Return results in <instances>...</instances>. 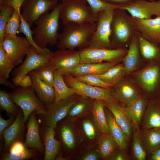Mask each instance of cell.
Wrapping results in <instances>:
<instances>
[{"label": "cell", "instance_id": "cell-57", "mask_svg": "<svg viewBox=\"0 0 160 160\" xmlns=\"http://www.w3.org/2000/svg\"><path fill=\"white\" fill-rule=\"evenodd\" d=\"M159 47H160V43L159 44Z\"/></svg>", "mask_w": 160, "mask_h": 160}, {"label": "cell", "instance_id": "cell-1", "mask_svg": "<svg viewBox=\"0 0 160 160\" xmlns=\"http://www.w3.org/2000/svg\"><path fill=\"white\" fill-rule=\"evenodd\" d=\"M94 24L71 22L64 25L59 34L57 47L59 49L79 50L89 47L96 30Z\"/></svg>", "mask_w": 160, "mask_h": 160}, {"label": "cell", "instance_id": "cell-34", "mask_svg": "<svg viewBox=\"0 0 160 160\" xmlns=\"http://www.w3.org/2000/svg\"><path fill=\"white\" fill-rule=\"evenodd\" d=\"M53 87L55 92L54 102L67 98L76 94V91L73 88L68 86L63 75L59 74L56 71H55Z\"/></svg>", "mask_w": 160, "mask_h": 160}, {"label": "cell", "instance_id": "cell-56", "mask_svg": "<svg viewBox=\"0 0 160 160\" xmlns=\"http://www.w3.org/2000/svg\"><path fill=\"white\" fill-rule=\"evenodd\" d=\"M149 0V1H155V0Z\"/></svg>", "mask_w": 160, "mask_h": 160}, {"label": "cell", "instance_id": "cell-54", "mask_svg": "<svg viewBox=\"0 0 160 160\" xmlns=\"http://www.w3.org/2000/svg\"><path fill=\"white\" fill-rule=\"evenodd\" d=\"M0 84L5 85L13 90H15L17 88L16 86L13 82H10L7 80H0Z\"/></svg>", "mask_w": 160, "mask_h": 160}, {"label": "cell", "instance_id": "cell-9", "mask_svg": "<svg viewBox=\"0 0 160 160\" xmlns=\"http://www.w3.org/2000/svg\"><path fill=\"white\" fill-rule=\"evenodd\" d=\"M114 9L105 10L98 13L96 30L89 47L111 49V24Z\"/></svg>", "mask_w": 160, "mask_h": 160}, {"label": "cell", "instance_id": "cell-30", "mask_svg": "<svg viewBox=\"0 0 160 160\" xmlns=\"http://www.w3.org/2000/svg\"><path fill=\"white\" fill-rule=\"evenodd\" d=\"M94 99L81 96L71 107L66 116L70 121H75L79 117L92 111Z\"/></svg>", "mask_w": 160, "mask_h": 160}, {"label": "cell", "instance_id": "cell-51", "mask_svg": "<svg viewBox=\"0 0 160 160\" xmlns=\"http://www.w3.org/2000/svg\"><path fill=\"white\" fill-rule=\"evenodd\" d=\"M99 159V155L97 152L92 151L84 155L81 158L82 160H97Z\"/></svg>", "mask_w": 160, "mask_h": 160}, {"label": "cell", "instance_id": "cell-8", "mask_svg": "<svg viewBox=\"0 0 160 160\" xmlns=\"http://www.w3.org/2000/svg\"><path fill=\"white\" fill-rule=\"evenodd\" d=\"M63 76L66 84L73 88L76 94L94 99L119 104L113 95L111 89L89 85L76 80L69 74Z\"/></svg>", "mask_w": 160, "mask_h": 160}, {"label": "cell", "instance_id": "cell-4", "mask_svg": "<svg viewBox=\"0 0 160 160\" xmlns=\"http://www.w3.org/2000/svg\"><path fill=\"white\" fill-rule=\"evenodd\" d=\"M127 76L148 99L160 97V60L147 63L143 68Z\"/></svg>", "mask_w": 160, "mask_h": 160}, {"label": "cell", "instance_id": "cell-17", "mask_svg": "<svg viewBox=\"0 0 160 160\" xmlns=\"http://www.w3.org/2000/svg\"><path fill=\"white\" fill-rule=\"evenodd\" d=\"M132 18L136 32L159 45L160 43V16L146 19Z\"/></svg>", "mask_w": 160, "mask_h": 160}, {"label": "cell", "instance_id": "cell-31", "mask_svg": "<svg viewBox=\"0 0 160 160\" xmlns=\"http://www.w3.org/2000/svg\"><path fill=\"white\" fill-rule=\"evenodd\" d=\"M105 107L103 101L94 99L91 112L94 122L99 131L102 133L109 134Z\"/></svg>", "mask_w": 160, "mask_h": 160}, {"label": "cell", "instance_id": "cell-27", "mask_svg": "<svg viewBox=\"0 0 160 160\" xmlns=\"http://www.w3.org/2000/svg\"><path fill=\"white\" fill-rule=\"evenodd\" d=\"M33 87L37 97L47 108L52 104L55 99V92L53 87L37 78L31 76Z\"/></svg>", "mask_w": 160, "mask_h": 160}, {"label": "cell", "instance_id": "cell-47", "mask_svg": "<svg viewBox=\"0 0 160 160\" xmlns=\"http://www.w3.org/2000/svg\"><path fill=\"white\" fill-rule=\"evenodd\" d=\"M131 159L130 156L127 154V150L120 149L117 148L109 159L114 160H129Z\"/></svg>", "mask_w": 160, "mask_h": 160}, {"label": "cell", "instance_id": "cell-22", "mask_svg": "<svg viewBox=\"0 0 160 160\" xmlns=\"http://www.w3.org/2000/svg\"><path fill=\"white\" fill-rule=\"evenodd\" d=\"M148 99L142 92L125 108L132 121V129H140Z\"/></svg>", "mask_w": 160, "mask_h": 160}, {"label": "cell", "instance_id": "cell-32", "mask_svg": "<svg viewBox=\"0 0 160 160\" xmlns=\"http://www.w3.org/2000/svg\"><path fill=\"white\" fill-rule=\"evenodd\" d=\"M97 143L99 155L103 159H109L118 148L115 141L108 134L101 133L98 138Z\"/></svg>", "mask_w": 160, "mask_h": 160}, {"label": "cell", "instance_id": "cell-38", "mask_svg": "<svg viewBox=\"0 0 160 160\" xmlns=\"http://www.w3.org/2000/svg\"><path fill=\"white\" fill-rule=\"evenodd\" d=\"M21 5L17 4L14 6V11L6 26L5 34L13 36L17 35L21 23L20 9Z\"/></svg>", "mask_w": 160, "mask_h": 160}, {"label": "cell", "instance_id": "cell-29", "mask_svg": "<svg viewBox=\"0 0 160 160\" xmlns=\"http://www.w3.org/2000/svg\"><path fill=\"white\" fill-rule=\"evenodd\" d=\"M140 129L142 141L147 155L160 148V128Z\"/></svg>", "mask_w": 160, "mask_h": 160}, {"label": "cell", "instance_id": "cell-10", "mask_svg": "<svg viewBox=\"0 0 160 160\" xmlns=\"http://www.w3.org/2000/svg\"><path fill=\"white\" fill-rule=\"evenodd\" d=\"M53 52L45 55L38 53L35 48L31 46L23 62L12 72V81L16 87L22 79L31 71L42 65L50 63Z\"/></svg>", "mask_w": 160, "mask_h": 160}, {"label": "cell", "instance_id": "cell-3", "mask_svg": "<svg viewBox=\"0 0 160 160\" xmlns=\"http://www.w3.org/2000/svg\"><path fill=\"white\" fill-rule=\"evenodd\" d=\"M136 32L132 18L121 9L113 10L110 38L111 49L127 48Z\"/></svg>", "mask_w": 160, "mask_h": 160}, {"label": "cell", "instance_id": "cell-14", "mask_svg": "<svg viewBox=\"0 0 160 160\" xmlns=\"http://www.w3.org/2000/svg\"><path fill=\"white\" fill-rule=\"evenodd\" d=\"M120 9L128 12L133 18L149 19L153 16H160V0H136L122 5Z\"/></svg>", "mask_w": 160, "mask_h": 160}, {"label": "cell", "instance_id": "cell-16", "mask_svg": "<svg viewBox=\"0 0 160 160\" xmlns=\"http://www.w3.org/2000/svg\"><path fill=\"white\" fill-rule=\"evenodd\" d=\"M111 90L119 103L125 107L137 97L142 91L127 76L113 86Z\"/></svg>", "mask_w": 160, "mask_h": 160}, {"label": "cell", "instance_id": "cell-11", "mask_svg": "<svg viewBox=\"0 0 160 160\" xmlns=\"http://www.w3.org/2000/svg\"><path fill=\"white\" fill-rule=\"evenodd\" d=\"M81 96L75 94L67 98L54 102L47 108L46 113L42 114V121L45 126L55 128L57 122L66 116L71 107Z\"/></svg>", "mask_w": 160, "mask_h": 160}, {"label": "cell", "instance_id": "cell-44", "mask_svg": "<svg viewBox=\"0 0 160 160\" xmlns=\"http://www.w3.org/2000/svg\"><path fill=\"white\" fill-rule=\"evenodd\" d=\"M97 17L100 12L107 9H120L122 5L112 4L103 0H85Z\"/></svg>", "mask_w": 160, "mask_h": 160}, {"label": "cell", "instance_id": "cell-52", "mask_svg": "<svg viewBox=\"0 0 160 160\" xmlns=\"http://www.w3.org/2000/svg\"><path fill=\"white\" fill-rule=\"evenodd\" d=\"M108 3L118 5L128 4L136 0H103Z\"/></svg>", "mask_w": 160, "mask_h": 160}, {"label": "cell", "instance_id": "cell-25", "mask_svg": "<svg viewBox=\"0 0 160 160\" xmlns=\"http://www.w3.org/2000/svg\"><path fill=\"white\" fill-rule=\"evenodd\" d=\"M116 64L107 62L89 63H80L68 74L73 77L79 75L89 74H101Z\"/></svg>", "mask_w": 160, "mask_h": 160}, {"label": "cell", "instance_id": "cell-2", "mask_svg": "<svg viewBox=\"0 0 160 160\" xmlns=\"http://www.w3.org/2000/svg\"><path fill=\"white\" fill-rule=\"evenodd\" d=\"M61 6V3L58 4L50 12L43 14L34 22L36 26L32 31L35 35L33 39L41 48H46L48 44L55 46L58 44Z\"/></svg>", "mask_w": 160, "mask_h": 160}, {"label": "cell", "instance_id": "cell-33", "mask_svg": "<svg viewBox=\"0 0 160 160\" xmlns=\"http://www.w3.org/2000/svg\"><path fill=\"white\" fill-rule=\"evenodd\" d=\"M96 75L105 83L113 86L127 76L122 62L116 64L104 73Z\"/></svg>", "mask_w": 160, "mask_h": 160}, {"label": "cell", "instance_id": "cell-7", "mask_svg": "<svg viewBox=\"0 0 160 160\" xmlns=\"http://www.w3.org/2000/svg\"><path fill=\"white\" fill-rule=\"evenodd\" d=\"M128 48L113 49L89 47L79 50L80 63L107 62L116 64L122 62Z\"/></svg>", "mask_w": 160, "mask_h": 160}, {"label": "cell", "instance_id": "cell-24", "mask_svg": "<svg viewBox=\"0 0 160 160\" xmlns=\"http://www.w3.org/2000/svg\"><path fill=\"white\" fill-rule=\"evenodd\" d=\"M109 111L105 112L109 134L116 142L118 148L127 150L130 140L117 123L112 113Z\"/></svg>", "mask_w": 160, "mask_h": 160}, {"label": "cell", "instance_id": "cell-15", "mask_svg": "<svg viewBox=\"0 0 160 160\" xmlns=\"http://www.w3.org/2000/svg\"><path fill=\"white\" fill-rule=\"evenodd\" d=\"M79 51L74 50L59 49L53 52L50 63L55 71L63 75L68 74L80 63Z\"/></svg>", "mask_w": 160, "mask_h": 160}, {"label": "cell", "instance_id": "cell-19", "mask_svg": "<svg viewBox=\"0 0 160 160\" xmlns=\"http://www.w3.org/2000/svg\"><path fill=\"white\" fill-rule=\"evenodd\" d=\"M104 103L105 106L112 113L117 123L131 140L133 135L132 123L125 107L118 103L105 101H104Z\"/></svg>", "mask_w": 160, "mask_h": 160}, {"label": "cell", "instance_id": "cell-49", "mask_svg": "<svg viewBox=\"0 0 160 160\" xmlns=\"http://www.w3.org/2000/svg\"><path fill=\"white\" fill-rule=\"evenodd\" d=\"M15 118V116H11L8 119L5 120L3 119L0 114V137L1 138L2 137V135L4 130L13 123Z\"/></svg>", "mask_w": 160, "mask_h": 160}, {"label": "cell", "instance_id": "cell-37", "mask_svg": "<svg viewBox=\"0 0 160 160\" xmlns=\"http://www.w3.org/2000/svg\"><path fill=\"white\" fill-rule=\"evenodd\" d=\"M15 67L13 62L0 43V80H7Z\"/></svg>", "mask_w": 160, "mask_h": 160}, {"label": "cell", "instance_id": "cell-13", "mask_svg": "<svg viewBox=\"0 0 160 160\" xmlns=\"http://www.w3.org/2000/svg\"><path fill=\"white\" fill-rule=\"evenodd\" d=\"M57 4V0H25L21 6V16L31 28L41 15Z\"/></svg>", "mask_w": 160, "mask_h": 160}, {"label": "cell", "instance_id": "cell-46", "mask_svg": "<svg viewBox=\"0 0 160 160\" xmlns=\"http://www.w3.org/2000/svg\"><path fill=\"white\" fill-rule=\"evenodd\" d=\"M82 127L86 136L89 139L92 140L95 137L96 131L93 124L89 120H85L82 123Z\"/></svg>", "mask_w": 160, "mask_h": 160}, {"label": "cell", "instance_id": "cell-21", "mask_svg": "<svg viewBox=\"0 0 160 160\" xmlns=\"http://www.w3.org/2000/svg\"><path fill=\"white\" fill-rule=\"evenodd\" d=\"M36 114L35 111L33 112L28 118L24 145L26 148L43 153L45 151V148L40 136L39 123L36 117Z\"/></svg>", "mask_w": 160, "mask_h": 160}, {"label": "cell", "instance_id": "cell-48", "mask_svg": "<svg viewBox=\"0 0 160 160\" xmlns=\"http://www.w3.org/2000/svg\"><path fill=\"white\" fill-rule=\"evenodd\" d=\"M26 148L24 144L21 141H17L11 146L9 149V152L13 154L18 153L24 151Z\"/></svg>", "mask_w": 160, "mask_h": 160}, {"label": "cell", "instance_id": "cell-18", "mask_svg": "<svg viewBox=\"0 0 160 160\" xmlns=\"http://www.w3.org/2000/svg\"><path fill=\"white\" fill-rule=\"evenodd\" d=\"M128 47L122 61L127 75L143 68L147 64L141 55L136 33Z\"/></svg>", "mask_w": 160, "mask_h": 160}, {"label": "cell", "instance_id": "cell-59", "mask_svg": "<svg viewBox=\"0 0 160 160\" xmlns=\"http://www.w3.org/2000/svg\"></svg>", "mask_w": 160, "mask_h": 160}, {"label": "cell", "instance_id": "cell-12", "mask_svg": "<svg viewBox=\"0 0 160 160\" xmlns=\"http://www.w3.org/2000/svg\"><path fill=\"white\" fill-rule=\"evenodd\" d=\"M0 43L15 67L22 62L31 46L25 37L5 34L3 41Z\"/></svg>", "mask_w": 160, "mask_h": 160}, {"label": "cell", "instance_id": "cell-45", "mask_svg": "<svg viewBox=\"0 0 160 160\" xmlns=\"http://www.w3.org/2000/svg\"><path fill=\"white\" fill-rule=\"evenodd\" d=\"M36 150L26 148L23 152L13 154L6 153L1 159L3 160H24L34 158L37 154Z\"/></svg>", "mask_w": 160, "mask_h": 160}, {"label": "cell", "instance_id": "cell-26", "mask_svg": "<svg viewBox=\"0 0 160 160\" xmlns=\"http://www.w3.org/2000/svg\"><path fill=\"white\" fill-rule=\"evenodd\" d=\"M140 51L143 60L148 63L160 60V47L136 32Z\"/></svg>", "mask_w": 160, "mask_h": 160}, {"label": "cell", "instance_id": "cell-23", "mask_svg": "<svg viewBox=\"0 0 160 160\" xmlns=\"http://www.w3.org/2000/svg\"><path fill=\"white\" fill-rule=\"evenodd\" d=\"M25 122L23 114L19 111L14 122L5 129L2 133L5 142V150L9 149L15 142L20 141L24 132Z\"/></svg>", "mask_w": 160, "mask_h": 160}, {"label": "cell", "instance_id": "cell-40", "mask_svg": "<svg viewBox=\"0 0 160 160\" xmlns=\"http://www.w3.org/2000/svg\"><path fill=\"white\" fill-rule=\"evenodd\" d=\"M27 22L22 18L21 15V23L17 33H23L31 45L34 47L38 54L42 55L47 54L51 52L48 48L42 49L39 47L34 42L33 37L32 31Z\"/></svg>", "mask_w": 160, "mask_h": 160}, {"label": "cell", "instance_id": "cell-5", "mask_svg": "<svg viewBox=\"0 0 160 160\" xmlns=\"http://www.w3.org/2000/svg\"><path fill=\"white\" fill-rule=\"evenodd\" d=\"M60 18L65 25L71 22L94 24L97 17L85 0L62 1Z\"/></svg>", "mask_w": 160, "mask_h": 160}, {"label": "cell", "instance_id": "cell-55", "mask_svg": "<svg viewBox=\"0 0 160 160\" xmlns=\"http://www.w3.org/2000/svg\"><path fill=\"white\" fill-rule=\"evenodd\" d=\"M5 0H0V3L4 1Z\"/></svg>", "mask_w": 160, "mask_h": 160}, {"label": "cell", "instance_id": "cell-53", "mask_svg": "<svg viewBox=\"0 0 160 160\" xmlns=\"http://www.w3.org/2000/svg\"><path fill=\"white\" fill-rule=\"evenodd\" d=\"M150 160H160V148H159L148 155Z\"/></svg>", "mask_w": 160, "mask_h": 160}, {"label": "cell", "instance_id": "cell-43", "mask_svg": "<svg viewBox=\"0 0 160 160\" xmlns=\"http://www.w3.org/2000/svg\"><path fill=\"white\" fill-rule=\"evenodd\" d=\"M60 135L61 140L66 147L72 149L75 144V139L71 128L67 124L63 125L60 128Z\"/></svg>", "mask_w": 160, "mask_h": 160}, {"label": "cell", "instance_id": "cell-35", "mask_svg": "<svg viewBox=\"0 0 160 160\" xmlns=\"http://www.w3.org/2000/svg\"><path fill=\"white\" fill-rule=\"evenodd\" d=\"M55 69L50 63L42 65L30 71L29 74L53 87Z\"/></svg>", "mask_w": 160, "mask_h": 160}, {"label": "cell", "instance_id": "cell-36", "mask_svg": "<svg viewBox=\"0 0 160 160\" xmlns=\"http://www.w3.org/2000/svg\"><path fill=\"white\" fill-rule=\"evenodd\" d=\"M132 155L136 160H145L147 155L142 141L140 129H133Z\"/></svg>", "mask_w": 160, "mask_h": 160}, {"label": "cell", "instance_id": "cell-28", "mask_svg": "<svg viewBox=\"0 0 160 160\" xmlns=\"http://www.w3.org/2000/svg\"><path fill=\"white\" fill-rule=\"evenodd\" d=\"M55 133L54 128L45 126L43 134L44 160L55 159L60 151V143L55 138Z\"/></svg>", "mask_w": 160, "mask_h": 160}, {"label": "cell", "instance_id": "cell-20", "mask_svg": "<svg viewBox=\"0 0 160 160\" xmlns=\"http://www.w3.org/2000/svg\"><path fill=\"white\" fill-rule=\"evenodd\" d=\"M160 128V97L148 99L140 129Z\"/></svg>", "mask_w": 160, "mask_h": 160}, {"label": "cell", "instance_id": "cell-50", "mask_svg": "<svg viewBox=\"0 0 160 160\" xmlns=\"http://www.w3.org/2000/svg\"><path fill=\"white\" fill-rule=\"evenodd\" d=\"M32 82L30 75H26L21 80L19 83L18 86L27 87L32 86Z\"/></svg>", "mask_w": 160, "mask_h": 160}, {"label": "cell", "instance_id": "cell-6", "mask_svg": "<svg viewBox=\"0 0 160 160\" xmlns=\"http://www.w3.org/2000/svg\"><path fill=\"white\" fill-rule=\"evenodd\" d=\"M18 87L9 93L13 102L22 110L25 122L34 111L36 114H43L46 113L45 107L37 97L32 86Z\"/></svg>", "mask_w": 160, "mask_h": 160}, {"label": "cell", "instance_id": "cell-39", "mask_svg": "<svg viewBox=\"0 0 160 160\" xmlns=\"http://www.w3.org/2000/svg\"><path fill=\"white\" fill-rule=\"evenodd\" d=\"M17 105L6 90H0V106L1 109L10 116H16L19 111Z\"/></svg>", "mask_w": 160, "mask_h": 160}, {"label": "cell", "instance_id": "cell-58", "mask_svg": "<svg viewBox=\"0 0 160 160\" xmlns=\"http://www.w3.org/2000/svg\"><path fill=\"white\" fill-rule=\"evenodd\" d=\"M61 0L62 1V0Z\"/></svg>", "mask_w": 160, "mask_h": 160}, {"label": "cell", "instance_id": "cell-42", "mask_svg": "<svg viewBox=\"0 0 160 160\" xmlns=\"http://www.w3.org/2000/svg\"><path fill=\"white\" fill-rule=\"evenodd\" d=\"M76 80L91 86L111 89L113 86L105 83L95 74L79 75L74 77Z\"/></svg>", "mask_w": 160, "mask_h": 160}, {"label": "cell", "instance_id": "cell-41", "mask_svg": "<svg viewBox=\"0 0 160 160\" xmlns=\"http://www.w3.org/2000/svg\"><path fill=\"white\" fill-rule=\"evenodd\" d=\"M14 10L10 5L0 3V43L4 40L6 24Z\"/></svg>", "mask_w": 160, "mask_h": 160}]
</instances>
